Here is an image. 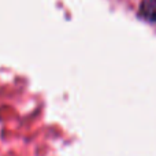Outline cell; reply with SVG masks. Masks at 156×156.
<instances>
[{
    "mask_svg": "<svg viewBox=\"0 0 156 156\" xmlns=\"http://www.w3.org/2000/svg\"><path fill=\"white\" fill-rule=\"evenodd\" d=\"M140 14L144 19L156 23V0H143L140 5Z\"/></svg>",
    "mask_w": 156,
    "mask_h": 156,
    "instance_id": "6da1fadb",
    "label": "cell"
}]
</instances>
